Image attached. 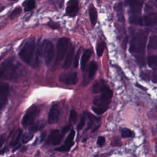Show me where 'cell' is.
<instances>
[{
	"mask_svg": "<svg viewBox=\"0 0 157 157\" xmlns=\"http://www.w3.org/2000/svg\"><path fill=\"white\" fill-rule=\"evenodd\" d=\"M77 119V113L74 110H71L69 114V120L70 123H74Z\"/></svg>",
	"mask_w": 157,
	"mask_h": 157,
	"instance_id": "f546056e",
	"label": "cell"
},
{
	"mask_svg": "<svg viewBox=\"0 0 157 157\" xmlns=\"http://www.w3.org/2000/svg\"><path fill=\"white\" fill-rule=\"evenodd\" d=\"M151 80L153 83H157V68L154 69L152 71Z\"/></svg>",
	"mask_w": 157,
	"mask_h": 157,
	"instance_id": "8d00e7d4",
	"label": "cell"
},
{
	"mask_svg": "<svg viewBox=\"0 0 157 157\" xmlns=\"http://www.w3.org/2000/svg\"><path fill=\"white\" fill-rule=\"evenodd\" d=\"M85 117H82L80 120V121L77 125V129L78 130H80L82 129L83 126H85Z\"/></svg>",
	"mask_w": 157,
	"mask_h": 157,
	"instance_id": "836d02e7",
	"label": "cell"
},
{
	"mask_svg": "<svg viewBox=\"0 0 157 157\" xmlns=\"http://www.w3.org/2000/svg\"><path fill=\"white\" fill-rule=\"evenodd\" d=\"M21 75V69L12 58H9L0 64V78L17 81Z\"/></svg>",
	"mask_w": 157,
	"mask_h": 157,
	"instance_id": "7a4b0ae2",
	"label": "cell"
},
{
	"mask_svg": "<svg viewBox=\"0 0 157 157\" xmlns=\"http://www.w3.org/2000/svg\"><path fill=\"white\" fill-rule=\"evenodd\" d=\"M155 151H156V153H157V140L155 143Z\"/></svg>",
	"mask_w": 157,
	"mask_h": 157,
	"instance_id": "7bdbcfd3",
	"label": "cell"
},
{
	"mask_svg": "<svg viewBox=\"0 0 157 157\" xmlns=\"http://www.w3.org/2000/svg\"><path fill=\"white\" fill-rule=\"evenodd\" d=\"M105 48V44L104 42H101L97 44L96 53H97V55L98 56H102Z\"/></svg>",
	"mask_w": 157,
	"mask_h": 157,
	"instance_id": "cb8c5ba5",
	"label": "cell"
},
{
	"mask_svg": "<svg viewBox=\"0 0 157 157\" xmlns=\"http://www.w3.org/2000/svg\"><path fill=\"white\" fill-rule=\"evenodd\" d=\"M98 69V65L96 62L91 61L88 66V78L89 81L92 80L94 77L96 72Z\"/></svg>",
	"mask_w": 157,
	"mask_h": 157,
	"instance_id": "e0dca14e",
	"label": "cell"
},
{
	"mask_svg": "<svg viewBox=\"0 0 157 157\" xmlns=\"http://www.w3.org/2000/svg\"><path fill=\"white\" fill-rule=\"evenodd\" d=\"M74 144H69V145H67V144H64L58 148H56L55 150L56 151H69V149L71 148V147Z\"/></svg>",
	"mask_w": 157,
	"mask_h": 157,
	"instance_id": "1f68e13d",
	"label": "cell"
},
{
	"mask_svg": "<svg viewBox=\"0 0 157 157\" xmlns=\"http://www.w3.org/2000/svg\"><path fill=\"white\" fill-rule=\"evenodd\" d=\"M74 53V48L73 46H71L69 48V52L66 55L64 63L63 64V68L64 69H68L71 66L72 59H73Z\"/></svg>",
	"mask_w": 157,
	"mask_h": 157,
	"instance_id": "5bb4252c",
	"label": "cell"
},
{
	"mask_svg": "<svg viewBox=\"0 0 157 157\" xmlns=\"http://www.w3.org/2000/svg\"><path fill=\"white\" fill-rule=\"evenodd\" d=\"M91 54H92V51L90 49L86 50L83 53L81 58V64H80V68L83 71H85L86 64L91 56Z\"/></svg>",
	"mask_w": 157,
	"mask_h": 157,
	"instance_id": "2e32d148",
	"label": "cell"
},
{
	"mask_svg": "<svg viewBox=\"0 0 157 157\" xmlns=\"http://www.w3.org/2000/svg\"><path fill=\"white\" fill-rule=\"evenodd\" d=\"M21 9L20 7H17L15 8L10 14V18L12 20L16 17H17L21 12Z\"/></svg>",
	"mask_w": 157,
	"mask_h": 157,
	"instance_id": "4dcf8cb0",
	"label": "cell"
},
{
	"mask_svg": "<svg viewBox=\"0 0 157 157\" xmlns=\"http://www.w3.org/2000/svg\"><path fill=\"white\" fill-rule=\"evenodd\" d=\"M47 25L52 29H58L59 28V26L58 23L53 22V21H50L49 23H48Z\"/></svg>",
	"mask_w": 157,
	"mask_h": 157,
	"instance_id": "74e56055",
	"label": "cell"
},
{
	"mask_svg": "<svg viewBox=\"0 0 157 157\" xmlns=\"http://www.w3.org/2000/svg\"><path fill=\"white\" fill-rule=\"evenodd\" d=\"M147 39V33L144 31H139L133 36L130 42L129 51L132 53L140 55L139 57L137 58V61L141 65L145 64L144 58L142 55L144 53Z\"/></svg>",
	"mask_w": 157,
	"mask_h": 157,
	"instance_id": "6da1fadb",
	"label": "cell"
},
{
	"mask_svg": "<svg viewBox=\"0 0 157 157\" xmlns=\"http://www.w3.org/2000/svg\"><path fill=\"white\" fill-rule=\"evenodd\" d=\"M108 108H104V107H96V106H93L92 107V110L93 111L96 113L98 115H101L104 113Z\"/></svg>",
	"mask_w": 157,
	"mask_h": 157,
	"instance_id": "f1b7e54d",
	"label": "cell"
},
{
	"mask_svg": "<svg viewBox=\"0 0 157 157\" xmlns=\"http://www.w3.org/2000/svg\"><path fill=\"white\" fill-rule=\"evenodd\" d=\"M126 2L130 7V11L132 14H137L141 12L143 1H128Z\"/></svg>",
	"mask_w": 157,
	"mask_h": 157,
	"instance_id": "4fadbf2b",
	"label": "cell"
},
{
	"mask_svg": "<svg viewBox=\"0 0 157 157\" xmlns=\"http://www.w3.org/2000/svg\"><path fill=\"white\" fill-rule=\"evenodd\" d=\"M63 136L64 134L60 133L58 129H54L51 131L47 142V144H51L53 145H59L63 138Z\"/></svg>",
	"mask_w": 157,
	"mask_h": 157,
	"instance_id": "30bf717a",
	"label": "cell"
},
{
	"mask_svg": "<svg viewBox=\"0 0 157 157\" xmlns=\"http://www.w3.org/2000/svg\"><path fill=\"white\" fill-rule=\"evenodd\" d=\"M21 133H22L20 129H19L18 131L17 132L16 136H15L14 139L11 142V145H13V146L17 145V143H18V142L19 140V139H20V136L21 135Z\"/></svg>",
	"mask_w": 157,
	"mask_h": 157,
	"instance_id": "d6a6232c",
	"label": "cell"
},
{
	"mask_svg": "<svg viewBox=\"0 0 157 157\" xmlns=\"http://www.w3.org/2000/svg\"><path fill=\"white\" fill-rule=\"evenodd\" d=\"M89 16L91 25L94 26L97 21V11L93 4H90L89 7Z\"/></svg>",
	"mask_w": 157,
	"mask_h": 157,
	"instance_id": "ac0fdd59",
	"label": "cell"
},
{
	"mask_svg": "<svg viewBox=\"0 0 157 157\" xmlns=\"http://www.w3.org/2000/svg\"><path fill=\"white\" fill-rule=\"evenodd\" d=\"M59 80L66 85H76L78 82L77 73L76 72H71L61 74L59 77Z\"/></svg>",
	"mask_w": 157,
	"mask_h": 157,
	"instance_id": "ba28073f",
	"label": "cell"
},
{
	"mask_svg": "<svg viewBox=\"0 0 157 157\" xmlns=\"http://www.w3.org/2000/svg\"><path fill=\"white\" fill-rule=\"evenodd\" d=\"M114 9L118 13V16L119 17L120 20H123V14L122 13V7H121V4L119 2V3H117L115 6H114Z\"/></svg>",
	"mask_w": 157,
	"mask_h": 157,
	"instance_id": "d4e9b609",
	"label": "cell"
},
{
	"mask_svg": "<svg viewBox=\"0 0 157 157\" xmlns=\"http://www.w3.org/2000/svg\"><path fill=\"white\" fill-rule=\"evenodd\" d=\"M143 18V25L147 26H152L157 23V13L150 12L145 14Z\"/></svg>",
	"mask_w": 157,
	"mask_h": 157,
	"instance_id": "7c38bea8",
	"label": "cell"
},
{
	"mask_svg": "<svg viewBox=\"0 0 157 157\" xmlns=\"http://www.w3.org/2000/svg\"><path fill=\"white\" fill-rule=\"evenodd\" d=\"M38 53L44 58L45 64L50 66L55 55L54 47L52 42L47 39L44 40L39 47Z\"/></svg>",
	"mask_w": 157,
	"mask_h": 157,
	"instance_id": "277c9868",
	"label": "cell"
},
{
	"mask_svg": "<svg viewBox=\"0 0 157 157\" xmlns=\"http://www.w3.org/2000/svg\"><path fill=\"white\" fill-rule=\"evenodd\" d=\"M46 135H47V134H46L45 131H44L43 132H42V134L40 135V142H42L44 140V139L46 137Z\"/></svg>",
	"mask_w": 157,
	"mask_h": 157,
	"instance_id": "60d3db41",
	"label": "cell"
},
{
	"mask_svg": "<svg viewBox=\"0 0 157 157\" xmlns=\"http://www.w3.org/2000/svg\"><path fill=\"white\" fill-rule=\"evenodd\" d=\"M148 48L150 50L157 49V36L153 35L150 37L148 44Z\"/></svg>",
	"mask_w": 157,
	"mask_h": 157,
	"instance_id": "44dd1931",
	"label": "cell"
},
{
	"mask_svg": "<svg viewBox=\"0 0 157 157\" xmlns=\"http://www.w3.org/2000/svg\"><path fill=\"white\" fill-rule=\"evenodd\" d=\"M79 56H80V50H78V52L76 53V55L74 58V67L75 68H77L78 65V59H79Z\"/></svg>",
	"mask_w": 157,
	"mask_h": 157,
	"instance_id": "d590c367",
	"label": "cell"
},
{
	"mask_svg": "<svg viewBox=\"0 0 157 157\" xmlns=\"http://www.w3.org/2000/svg\"><path fill=\"white\" fill-rule=\"evenodd\" d=\"M36 43L34 39L28 40L20 51L18 55L20 59L28 64H37V58L34 56Z\"/></svg>",
	"mask_w": 157,
	"mask_h": 157,
	"instance_id": "3957f363",
	"label": "cell"
},
{
	"mask_svg": "<svg viewBox=\"0 0 157 157\" xmlns=\"http://www.w3.org/2000/svg\"><path fill=\"white\" fill-rule=\"evenodd\" d=\"M7 102V96H0V110L6 104Z\"/></svg>",
	"mask_w": 157,
	"mask_h": 157,
	"instance_id": "e575fe53",
	"label": "cell"
},
{
	"mask_svg": "<svg viewBox=\"0 0 157 157\" xmlns=\"http://www.w3.org/2000/svg\"><path fill=\"white\" fill-rule=\"evenodd\" d=\"M23 6L24 7L25 11H31L36 6V2L33 0L26 1L23 3Z\"/></svg>",
	"mask_w": 157,
	"mask_h": 157,
	"instance_id": "7402d4cb",
	"label": "cell"
},
{
	"mask_svg": "<svg viewBox=\"0 0 157 157\" xmlns=\"http://www.w3.org/2000/svg\"><path fill=\"white\" fill-rule=\"evenodd\" d=\"M107 87V86L105 82L103 80L100 79L96 81L93 85L92 91L94 93H101Z\"/></svg>",
	"mask_w": 157,
	"mask_h": 157,
	"instance_id": "9a60e30c",
	"label": "cell"
},
{
	"mask_svg": "<svg viewBox=\"0 0 157 157\" xmlns=\"http://www.w3.org/2000/svg\"><path fill=\"white\" fill-rule=\"evenodd\" d=\"M9 92V85L7 83L0 82V96H7Z\"/></svg>",
	"mask_w": 157,
	"mask_h": 157,
	"instance_id": "ffe728a7",
	"label": "cell"
},
{
	"mask_svg": "<svg viewBox=\"0 0 157 157\" xmlns=\"http://www.w3.org/2000/svg\"><path fill=\"white\" fill-rule=\"evenodd\" d=\"M105 144V138L103 136H99L97 140V144L99 147H102Z\"/></svg>",
	"mask_w": 157,
	"mask_h": 157,
	"instance_id": "f35d334b",
	"label": "cell"
},
{
	"mask_svg": "<svg viewBox=\"0 0 157 157\" xmlns=\"http://www.w3.org/2000/svg\"><path fill=\"white\" fill-rule=\"evenodd\" d=\"M129 22L134 25H143L142 17H141L139 14H131L129 17Z\"/></svg>",
	"mask_w": 157,
	"mask_h": 157,
	"instance_id": "d6986e66",
	"label": "cell"
},
{
	"mask_svg": "<svg viewBox=\"0 0 157 157\" xmlns=\"http://www.w3.org/2000/svg\"><path fill=\"white\" fill-rule=\"evenodd\" d=\"M113 96L112 91L109 88L107 87L99 96L96 97L94 99L93 104L94 106L108 108V105L110 103V99Z\"/></svg>",
	"mask_w": 157,
	"mask_h": 157,
	"instance_id": "8992f818",
	"label": "cell"
},
{
	"mask_svg": "<svg viewBox=\"0 0 157 157\" xmlns=\"http://www.w3.org/2000/svg\"><path fill=\"white\" fill-rule=\"evenodd\" d=\"M78 11V1L75 0H71L69 1L66 9V15L70 17H74L77 15Z\"/></svg>",
	"mask_w": 157,
	"mask_h": 157,
	"instance_id": "8fae6325",
	"label": "cell"
},
{
	"mask_svg": "<svg viewBox=\"0 0 157 157\" xmlns=\"http://www.w3.org/2000/svg\"><path fill=\"white\" fill-rule=\"evenodd\" d=\"M132 131L128 128H123L121 131V136L123 138L130 137L132 136Z\"/></svg>",
	"mask_w": 157,
	"mask_h": 157,
	"instance_id": "484cf974",
	"label": "cell"
},
{
	"mask_svg": "<svg viewBox=\"0 0 157 157\" xmlns=\"http://www.w3.org/2000/svg\"><path fill=\"white\" fill-rule=\"evenodd\" d=\"M69 43V39L66 37H62L58 40L56 46V54L54 64L55 67L58 66L61 61L63 59L67 50Z\"/></svg>",
	"mask_w": 157,
	"mask_h": 157,
	"instance_id": "5b68a950",
	"label": "cell"
},
{
	"mask_svg": "<svg viewBox=\"0 0 157 157\" xmlns=\"http://www.w3.org/2000/svg\"><path fill=\"white\" fill-rule=\"evenodd\" d=\"M75 131L74 130L71 131V132L69 134V135L67 136L65 141H64V143L65 144H67V145H69V144H74L73 143V139L74 138V136H75Z\"/></svg>",
	"mask_w": 157,
	"mask_h": 157,
	"instance_id": "83f0119b",
	"label": "cell"
},
{
	"mask_svg": "<svg viewBox=\"0 0 157 157\" xmlns=\"http://www.w3.org/2000/svg\"><path fill=\"white\" fill-rule=\"evenodd\" d=\"M33 137V134L32 132H26L25 133L21 138V140L22 142L24 144H26L27 142H28L29 141H30L32 138Z\"/></svg>",
	"mask_w": 157,
	"mask_h": 157,
	"instance_id": "4316f807",
	"label": "cell"
},
{
	"mask_svg": "<svg viewBox=\"0 0 157 157\" xmlns=\"http://www.w3.org/2000/svg\"><path fill=\"white\" fill-rule=\"evenodd\" d=\"M147 63L150 67H157V55L148 56L147 58Z\"/></svg>",
	"mask_w": 157,
	"mask_h": 157,
	"instance_id": "603a6c76",
	"label": "cell"
},
{
	"mask_svg": "<svg viewBox=\"0 0 157 157\" xmlns=\"http://www.w3.org/2000/svg\"><path fill=\"white\" fill-rule=\"evenodd\" d=\"M39 113V109L37 107L33 105L29 108L21 120L22 126L25 128L31 126L34 123V121Z\"/></svg>",
	"mask_w": 157,
	"mask_h": 157,
	"instance_id": "52a82bcc",
	"label": "cell"
},
{
	"mask_svg": "<svg viewBox=\"0 0 157 157\" xmlns=\"http://www.w3.org/2000/svg\"><path fill=\"white\" fill-rule=\"evenodd\" d=\"M70 127H71L70 126H67L64 127V128L62 129V133L64 134H65L66 132H67L69 130Z\"/></svg>",
	"mask_w": 157,
	"mask_h": 157,
	"instance_id": "b9f144b4",
	"label": "cell"
},
{
	"mask_svg": "<svg viewBox=\"0 0 157 157\" xmlns=\"http://www.w3.org/2000/svg\"><path fill=\"white\" fill-rule=\"evenodd\" d=\"M5 140H6V136H5V135L4 134L1 135L0 136V148L1 147V146L4 143Z\"/></svg>",
	"mask_w": 157,
	"mask_h": 157,
	"instance_id": "ab89813d",
	"label": "cell"
},
{
	"mask_svg": "<svg viewBox=\"0 0 157 157\" xmlns=\"http://www.w3.org/2000/svg\"><path fill=\"white\" fill-rule=\"evenodd\" d=\"M61 115L60 109L58 104H54L52 106L48 115V122L50 124H55L59 120Z\"/></svg>",
	"mask_w": 157,
	"mask_h": 157,
	"instance_id": "9c48e42d",
	"label": "cell"
}]
</instances>
